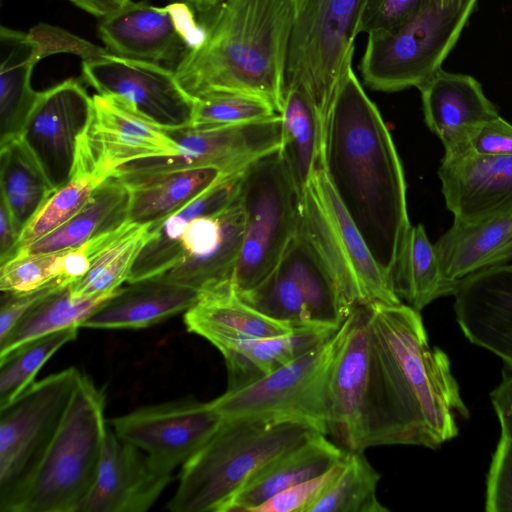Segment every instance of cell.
<instances>
[{
    "label": "cell",
    "instance_id": "1",
    "mask_svg": "<svg viewBox=\"0 0 512 512\" xmlns=\"http://www.w3.org/2000/svg\"><path fill=\"white\" fill-rule=\"evenodd\" d=\"M373 446L436 449L458 435L469 412L451 361L431 347L420 315L407 304L368 305Z\"/></svg>",
    "mask_w": 512,
    "mask_h": 512
},
{
    "label": "cell",
    "instance_id": "2",
    "mask_svg": "<svg viewBox=\"0 0 512 512\" xmlns=\"http://www.w3.org/2000/svg\"><path fill=\"white\" fill-rule=\"evenodd\" d=\"M322 166L392 282L411 227L404 170L390 131L353 68L343 78L326 121Z\"/></svg>",
    "mask_w": 512,
    "mask_h": 512
},
{
    "label": "cell",
    "instance_id": "3",
    "mask_svg": "<svg viewBox=\"0 0 512 512\" xmlns=\"http://www.w3.org/2000/svg\"><path fill=\"white\" fill-rule=\"evenodd\" d=\"M294 21L292 0H223L205 18L203 39L175 75L194 99L246 93L280 113Z\"/></svg>",
    "mask_w": 512,
    "mask_h": 512
},
{
    "label": "cell",
    "instance_id": "4",
    "mask_svg": "<svg viewBox=\"0 0 512 512\" xmlns=\"http://www.w3.org/2000/svg\"><path fill=\"white\" fill-rule=\"evenodd\" d=\"M322 433L312 423L280 417L223 419L183 465L168 502L173 512H223L239 489L265 464Z\"/></svg>",
    "mask_w": 512,
    "mask_h": 512
},
{
    "label": "cell",
    "instance_id": "5",
    "mask_svg": "<svg viewBox=\"0 0 512 512\" xmlns=\"http://www.w3.org/2000/svg\"><path fill=\"white\" fill-rule=\"evenodd\" d=\"M104 407L102 391L82 375L18 512H81L101 464L108 429Z\"/></svg>",
    "mask_w": 512,
    "mask_h": 512
},
{
    "label": "cell",
    "instance_id": "6",
    "mask_svg": "<svg viewBox=\"0 0 512 512\" xmlns=\"http://www.w3.org/2000/svg\"><path fill=\"white\" fill-rule=\"evenodd\" d=\"M476 3L456 0L443 6L424 0L400 25L368 33L360 62L366 86L381 92L419 88L442 68Z\"/></svg>",
    "mask_w": 512,
    "mask_h": 512
},
{
    "label": "cell",
    "instance_id": "7",
    "mask_svg": "<svg viewBox=\"0 0 512 512\" xmlns=\"http://www.w3.org/2000/svg\"><path fill=\"white\" fill-rule=\"evenodd\" d=\"M302 197L280 149L244 171L240 199L245 223L232 280L235 293L255 287L279 264L299 229Z\"/></svg>",
    "mask_w": 512,
    "mask_h": 512
},
{
    "label": "cell",
    "instance_id": "8",
    "mask_svg": "<svg viewBox=\"0 0 512 512\" xmlns=\"http://www.w3.org/2000/svg\"><path fill=\"white\" fill-rule=\"evenodd\" d=\"M295 11L286 88H300L326 121L352 68L359 21L368 0H292Z\"/></svg>",
    "mask_w": 512,
    "mask_h": 512
},
{
    "label": "cell",
    "instance_id": "9",
    "mask_svg": "<svg viewBox=\"0 0 512 512\" xmlns=\"http://www.w3.org/2000/svg\"><path fill=\"white\" fill-rule=\"evenodd\" d=\"M82 374L70 367L33 382L0 408V511L18 512Z\"/></svg>",
    "mask_w": 512,
    "mask_h": 512
},
{
    "label": "cell",
    "instance_id": "10",
    "mask_svg": "<svg viewBox=\"0 0 512 512\" xmlns=\"http://www.w3.org/2000/svg\"><path fill=\"white\" fill-rule=\"evenodd\" d=\"M299 230L318 251L351 307L402 302L323 166L316 170L303 192Z\"/></svg>",
    "mask_w": 512,
    "mask_h": 512
},
{
    "label": "cell",
    "instance_id": "11",
    "mask_svg": "<svg viewBox=\"0 0 512 512\" xmlns=\"http://www.w3.org/2000/svg\"><path fill=\"white\" fill-rule=\"evenodd\" d=\"M351 314V313H350ZM350 315L325 342L271 374L210 401L223 418L280 417L312 423L327 435L328 383Z\"/></svg>",
    "mask_w": 512,
    "mask_h": 512
},
{
    "label": "cell",
    "instance_id": "12",
    "mask_svg": "<svg viewBox=\"0 0 512 512\" xmlns=\"http://www.w3.org/2000/svg\"><path fill=\"white\" fill-rule=\"evenodd\" d=\"M177 144L174 155L140 159L113 173L127 185L164 173L192 168L213 167L225 177L243 173L259 158L280 149L282 119L271 117L222 127L187 126L167 129Z\"/></svg>",
    "mask_w": 512,
    "mask_h": 512
},
{
    "label": "cell",
    "instance_id": "13",
    "mask_svg": "<svg viewBox=\"0 0 512 512\" xmlns=\"http://www.w3.org/2000/svg\"><path fill=\"white\" fill-rule=\"evenodd\" d=\"M82 76L97 94L112 97L163 129L191 125L195 99L173 69L154 62L103 53L82 59Z\"/></svg>",
    "mask_w": 512,
    "mask_h": 512
},
{
    "label": "cell",
    "instance_id": "14",
    "mask_svg": "<svg viewBox=\"0 0 512 512\" xmlns=\"http://www.w3.org/2000/svg\"><path fill=\"white\" fill-rule=\"evenodd\" d=\"M185 1L155 6L131 1L101 18L98 34L112 54L165 65L174 70L203 39L204 24Z\"/></svg>",
    "mask_w": 512,
    "mask_h": 512
},
{
    "label": "cell",
    "instance_id": "15",
    "mask_svg": "<svg viewBox=\"0 0 512 512\" xmlns=\"http://www.w3.org/2000/svg\"><path fill=\"white\" fill-rule=\"evenodd\" d=\"M92 97L93 110L78 140L73 176L102 182L132 161L177 153V144L166 129L112 97Z\"/></svg>",
    "mask_w": 512,
    "mask_h": 512
},
{
    "label": "cell",
    "instance_id": "16",
    "mask_svg": "<svg viewBox=\"0 0 512 512\" xmlns=\"http://www.w3.org/2000/svg\"><path fill=\"white\" fill-rule=\"evenodd\" d=\"M368 314V305L357 306L351 312L346 337L329 377L327 434L345 450L374 447Z\"/></svg>",
    "mask_w": 512,
    "mask_h": 512
},
{
    "label": "cell",
    "instance_id": "17",
    "mask_svg": "<svg viewBox=\"0 0 512 512\" xmlns=\"http://www.w3.org/2000/svg\"><path fill=\"white\" fill-rule=\"evenodd\" d=\"M92 110L93 97L74 78L37 94L20 138L55 190L73 176L78 140Z\"/></svg>",
    "mask_w": 512,
    "mask_h": 512
},
{
    "label": "cell",
    "instance_id": "18",
    "mask_svg": "<svg viewBox=\"0 0 512 512\" xmlns=\"http://www.w3.org/2000/svg\"><path fill=\"white\" fill-rule=\"evenodd\" d=\"M222 421L209 402L183 399L136 409L110 423L120 438L173 472L205 444Z\"/></svg>",
    "mask_w": 512,
    "mask_h": 512
},
{
    "label": "cell",
    "instance_id": "19",
    "mask_svg": "<svg viewBox=\"0 0 512 512\" xmlns=\"http://www.w3.org/2000/svg\"><path fill=\"white\" fill-rule=\"evenodd\" d=\"M244 223L240 194L225 209L191 220L182 237V256L166 277L199 292L232 286Z\"/></svg>",
    "mask_w": 512,
    "mask_h": 512
},
{
    "label": "cell",
    "instance_id": "20",
    "mask_svg": "<svg viewBox=\"0 0 512 512\" xmlns=\"http://www.w3.org/2000/svg\"><path fill=\"white\" fill-rule=\"evenodd\" d=\"M452 296L463 335L512 369V263L486 267L458 280Z\"/></svg>",
    "mask_w": 512,
    "mask_h": 512
},
{
    "label": "cell",
    "instance_id": "21",
    "mask_svg": "<svg viewBox=\"0 0 512 512\" xmlns=\"http://www.w3.org/2000/svg\"><path fill=\"white\" fill-rule=\"evenodd\" d=\"M438 176L454 221L471 223L512 213V156L471 151L444 155Z\"/></svg>",
    "mask_w": 512,
    "mask_h": 512
},
{
    "label": "cell",
    "instance_id": "22",
    "mask_svg": "<svg viewBox=\"0 0 512 512\" xmlns=\"http://www.w3.org/2000/svg\"><path fill=\"white\" fill-rule=\"evenodd\" d=\"M172 478V472L107 429L95 485L81 512H143Z\"/></svg>",
    "mask_w": 512,
    "mask_h": 512
},
{
    "label": "cell",
    "instance_id": "23",
    "mask_svg": "<svg viewBox=\"0 0 512 512\" xmlns=\"http://www.w3.org/2000/svg\"><path fill=\"white\" fill-rule=\"evenodd\" d=\"M424 119L442 142L444 155L464 152L472 133L500 116L472 76L438 70L419 88Z\"/></svg>",
    "mask_w": 512,
    "mask_h": 512
},
{
    "label": "cell",
    "instance_id": "24",
    "mask_svg": "<svg viewBox=\"0 0 512 512\" xmlns=\"http://www.w3.org/2000/svg\"><path fill=\"white\" fill-rule=\"evenodd\" d=\"M56 54L47 24L27 32L0 29V145L20 137L38 92L32 74L44 57Z\"/></svg>",
    "mask_w": 512,
    "mask_h": 512
},
{
    "label": "cell",
    "instance_id": "25",
    "mask_svg": "<svg viewBox=\"0 0 512 512\" xmlns=\"http://www.w3.org/2000/svg\"><path fill=\"white\" fill-rule=\"evenodd\" d=\"M184 322L188 331L205 338L220 352L242 341L287 334L307 325L261 313L242 301L231 285L200 292L185 312Z\"/></svg>",
    "mask_w": 512,
    "mask_h": 512
},
{
    "label": "cell",
    "instance_id": "26",
    "mask_svg": "<svg viewBox=\"0 0 512 512\" xmlns=\"http://www.w3.org/2000/svg\"><path fill=\"white\" fill-rule=\"evenodd\" d=\"M98 306L80 328L139 329L186 312L200 292L165 274L128 283Z\"/></svg>",
    "mask_w": 512,
    "mask_h": 512
},
{
    "label": "cell",
    "instance_id": "27",
    "mask_svg": "<svg viewBox=\"0 0 512 512\" xmlns=\"http://www.w3.org/2000/svg\"><path fill=\"white\" fill-rule=\"evenodd\" d=\"M344 454L345 449L317 433L260 468L229 500L223 512H250L277 493L324 473Z\"/></svg>",
    "mask_w": 512,
    "mask_h": 512
},
{
    "label": "cell",
    "instance_id": "28",
    "mask_svg": "<svg viewBox=\"0 0 512 512\" xmlns=\"http://www.w3.org/2000/svg\"><path fill=\"white\" fill-rule=\"evenodd\" d=\"M244 173V172H243ZM243 173L222 177L200 196L155 226L131 269L128 283L163 275L182 256V237L188 223L200 216L217 213L237 199Z\"/></svg>",
    "mask_w": 512,
    "mask_h": 512
},
{
    "label": "cell",
    "instance_id": "29",
    "mask_svg": "<svg viewBox=\"0 0 512 512\" xmlns=\"http://www.w3.org/2000/svg\"><path fill=\"white\" fill-rule=\"evenodd\" d=\"M341 324L315 322L287 334L246 340L222 350L227 390L248 385L289 364L328 340Z\"/></svg>",
    "mask_w": 512,
    "mask_h": 512
},
{
    "label": "cell",
    "instance_id": "30",
    "mask_svg": "<svg viewBox=\"0 0 512 512\" xmlns=\"http://www.w3.org/2000/svg\"><path fill=\"white\" fill-rule=\"evenodd\" d=\"M131 191L117 176L102 181L84 206L65 224L22 248L20 253H49L75 248L129 221Z\"/></svg>",
    "mask_w": 512,
    "mask_h": 512
},
{
    "label": "cell",
    "instance_id": "31",
    "mask_svg": "<svg viewBox=\"0 0 512 512\" xmlns=\"http://www.w3.org/2000/svg\"><path fill=\"white\" fill-rule=\"evenodd\" d=\"M511 241L512 213L471 223L454 221L434 247L445 275L458 281L495 265Z\"/></svg>",
    "mask_w": 512,
    "mask_h": 512
},
{
    "label": "cell",
    "instance_id": "32",
    "mask_svg": "<svg viewBox=\"0 0 512 512\" xmlns=\"http://www.w3.org/2000/svg\"><path fill=\"white\" fill-rule=\"evenodd\" d=\"M151 224L128 221L116 230L84 243L90 257L88 271L69 284L75 297L111 296L128 281L133 264L145 244Z\"/></svg>",
    "mask_w": 512,
    "mask_h": 512
},
{
    "label": "cell",
    "instance_id": "33",
    "mask_svg": "<svg viewBox=\"0 0 512 512\" xmlns=\"http://www.w3.org/2000/svg\"><path fill=\"white\" fill-rule=\"evenodd\" d=\"M279 264L300 287L314 321L341 324L354 310L318 251L299 229Z\"/></svg>",
    "mask_w": 512,
    "mask_h": 512
},
{
    "label": "cell",
    "instance_id": "34",
    "mask_svg": "<svg viewBox=\"0 0 512 512\" xmlns=\"http://www.w3.org/2000/svg\"><path fill=\"white\" fill-rule=\"evenodd\" d=\"M392 284L399 299L418 312L436 299L453 294L457 281L443 272L422 224L411 225L408 230L393 270Z\"/></svg>",
    "mask_w": 512,
    "mask_h": 512
},
{
    "label": "cell",
    "instance_id": "35",
    "mask_svg": "<svg viewBox=\"0 0 512 512\" xmlns=\"http://www.w3.org/2000/svg\"><path fill=\"white\" fill-rule=\"evenodd\" d=\"M282 152L292 175L304 192L322 166L326 122L300 88H286L282 108Z\"/></svg>",
    "mask_w": 512,
    "mask_h": 512
},
{
    "label": "cell",
    "instance_id": "36",
    "mask_svg": "<svg viewBox=\"0 0 512 512\" xmlns=\"http://www.w3.org/2000/svg\"><path fill=\"white\" fill-rule=\"evenodd\" d=\"M225 177L213 167L171 171L128 185L129 221L155 226Z\"/></svg>",
    "mask_w": 512,
    "mask_h": 512
},
{
    "label": "cell",
    "instance_id": "37",
    "mask_svg": "<svg viewBox=\"0 0 512 512\" xmlns=\"http://www.w3.org/2000/svg\"><path fill=\"white\" fill-rule=\"evenodd\" d=\"M0 147L1 201L8 208L21 237L55 189L20 137Z\"/></svg>",
    "mask_w": 512,
    "mask_h": 512
},
{
    "label": "cell",
    "instance_id": "38",
    "mask_svg": "<svg viewBox=\"0 0 512 512\" xmlns=\"http://www.w3.org/2000/svg\"><path fill=\"white\" fill-rule=\"evenodd\" d=\"M111 296L75 297L69 284L56 289L33 304L0 340V356L34 338L71 326H80Z\"/></svg>",
    "mask_w": 512,
    "mask_h": 512
},
{
    "label": "cell",
    "instance_id": "39",
    "mask_svg": "<svg viewBox=\"0 0 512 512\" xmlns=\"http://www.w3.org/2000/svg\"><path fill=\"white\" fill-rule=\"evenodd\" d=\"M364 451L345 450L343 467L307 512H387L377 497L380 474Z\"/></svg>",
    "mask_w": 512,
    "mask_h": 512
},
{
    "label": "cell",
    "instance_id": "40",
    "mask_svg": "<svg viewBox=\"0 0 512 512\" xmlns=\"http://www.w3.org/2000/svg\"><path fill=\"white\" fill-rule=\"evenodd\" d=\"M79 329L80 326H71L42 335L0 356V408L30 386L51 356L76 339Z\"/></svg>",
    "mask_w": 512,
    "mask_h": 512
},
{
    "label": "cell",
    "instance_id": "41",
    "mask_svg": "<svg viewBox=\"0 0 512 512\" xmlns=\"http://www.w3.org/2000/svg\"><path fill=\"white\" fill-rule=\"evenodd\" d=\"M236 295L274 319L298 324L316 322L312 319L300 287L280 264L255 287Z\"/></svg>",
    "mask_w": 512,
    "mask_h": 512
},
{
    "label": "cell",
    "instance_id": "42",
    "mask_svg": "<svg viewBox=\"0 0 512 512\" xmlns=\"http://www.w3.org/2000/svg\"><path fill=\"white\" fill-rule=\"evenodd\" d=\"M100 183L101 181L90 176L75 175L56 189L23 230L18 252L70 220Z\"/></svg>",
    "mask_w": 512,
    "mask_h": 512
},
{
    "label": "cell",
    "instance_id": "43",
    "mask_svg": "<svg viewBox=\"0 0 512 512\" xmlns=\"http://www.w3.org/2000/svg\"><path fill=\"white\" fill-rule=\"evenodd\" d=\"M275 114V108L258 96L238 92H215L195 99L190 126H231L265 119Z\"/></svg>",
    "mask_w": 512,
    "mask_h": 512
},
{
    "label": "cell",
    "instance_id": "44",
    "mask_svg": "<svg viewBox=\"0 0 512 512\" xmlns=\"http://www.w3.org/2000/svg\"><path fill=\"white\" fill-rule=\"evenodd\" d=\"M66 250L17 254L0 265V290L6 294H24L61 277Z\"/></svg>",
    "mask_w": 512,
    "mask_h": 512
},
{
    "label": "cell",
    "instance_id": "45",
    "mask_svg": "<svg viewBox=\"0 0 512 512\" xmlns=\"http://www.w3.org/2000/svg\"><path fill=\"white\" fill-rule=\"evenodd\" d=\"M484 510L512 512V434L501 430L486 477Z\"/></svg>",
    "mask_w": 512,
    "mask_h": 512
},
{
    "label": "cell",
    "instance_id": "46",
    "mask_svg": "<svg viewBox=\"0 0 512 512\" xmlns=\"http://www.w3.org/2000/svg\"><path fill=\"white\" fill-rule=\"evenodd\" d=\"M343 458L324 473L277 493L250 512H307L340 474Z\"/></svg>",
    "mask_w": 512,
    "mask_h": 512
},
{
    "label": "cell",
    "instance_id": "47",
    "mask_svg": "<svg viewBox=\"0 0 512 512\" xmlns=\"http://www.w3.org/2000/svg\"><path fill=\"white\" fill-rule=\"evenodd\" d=\"M424 0H368L362 12L358 34L392 29L410 18Z\"/></svg>",
    "mask_w": 512,
    "mask_h": 512
},
{
    "label": "cell",
    "instance_id": "48",
    "mask_svg": "<svg viewBox=\"0 0 512 512\" xmlns=\"http://www.w3.org/2000/svg\"><path fill=\"white\" fill-rule=\"evenodd\" d=\"M465 151L480 155L512 156V124L498 116L478 127Z\"/></svg>",
    "mask_w": 512,
    "mask_h": 512
},
{
    "label": "cell",
    "instance_id": "49",
    "mask_svg": "<svg viewBox=\"0 0 512 512\" xmlns=\"http://www.w3.org/2000/svg\"><path fill=\"white\" fill-rule=\"evenodd\" d=\"M59 277L42 288L24 294H5L0 309V340L12 329L23 314L38 300L56 289L68 285Z\"/></svg>",
    "mask_w": 512,
    "mask_h": 512
},
{
    "label": "cell",
    "instance_id": "50",
    "mask_svg": "<svg viewBox=\"0 0 512 512\" xmlns=\"http://www.w3.org/2000/svg\"><path fill=\"white\" fill-rule=\"evenodd\" d=\"M490 400L501 430L512 434V369L504 367L500 383L491 391Z\"/></svg>",
    "mask_w": 512,
    "mask_h": 512
},
{
    "label": "cell",
    "instance_id": "51",
    "mask_svg": "<svg viewBox=\"0 0 512 512\" xmlns=\"http://www.w3.org/2000/svg\"><path fill=\"white\" fill-rule=\"evenodd\" d=\"M20 233L15 227L12 216L1 201L0 203V265L17 255Z\"/></svg>",
    "mask_w": 512,
    "mask_h": 512
},
{
    "label": "cell",
    "instance_id": "52",
    "mask_svg": "<svg viewBox=\"0 0 512 512\" xmlns=\"http://www.w3.org/2000/svg\"><path fill=\"white\" fill-rule=\"evenodd\" d=\"M83 11L99 17H107L124 8L132 0H69Z\"/></svg>",
    "mask_w": 512,
    "mask_h": 512
},
{
    "label": "cell",
    "instance_id": "53",
    "mask_svg": "<svg viewBox=\"0 0 512 512\" xmlns=\"http://www.w3.org/2000/svg\"><path fill=\"white\" fill-rule=\"evenodd\" d=\"M222 1L223 0H188V3L196 14L205 19Z\"/></svg>",
    "mask_w": 512,
    "mask_h": 512
},
{
    "label": "cell",
    "instance_id": "54",
    "mask_svg": "<svg viewBox=\"0 0 512 512\" xmlns=\"http://www.w3.org/2000/svg\"><path fill=\"white\" fill-rule=\"evenodd\" d=\"M512 260V241L509 245L499 254L496 259L495 265L507 263Z\"/></svg>",
    "mask_w": 512,
    "mask_h": 512
},
{
    "label": "cell",
    "instance_id": "55",
    "mask_svg": "<svg viewBox=\"0 0 512 512\" xmlns=\"http://www.w3.org/2000/svg\"><path fill=\"white\" fill-rule=\"evenodd\" d=\"M433 1L439 3L440 5L445 6V5H448L456 0H433Z\"/></svg>",
    "mask_w": 512,
    "mask_h": 512
},
{
    "label": "cell",
    "instance_id": "56",
    "mask_svg": "<svg viewBox=\"0 0 512 512\" xmlns=\"http://www.w3.org/2000/svg\"><path fill=\"white\" fill-rule=\"evenodd\" d=\"M172 1H185V2H188V0H172Z\"/></svg>",
    "mask_w": 512,
    "mask_h": 512
}]
</instances>
